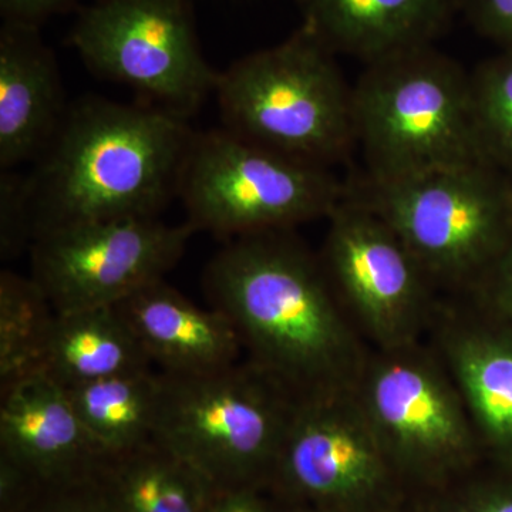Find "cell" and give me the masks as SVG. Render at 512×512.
Returning <instances> with one entry per match:
<instances>
[{
    "instance_id": "cell-1",
    "label": "cell",
    "mask_w": 512,
    "mask_h": 512,
    "mask_svg": "<svg viewBox=\"0 0 512 512\" xmlns=\"http://www.w3.org/2000/svg\"><path fill=\"white\" fill-rule=\"evenodd\" d=\"M204 288L248 360L296 397L353 386L366 357L320 259L289 229L229 239Z\"/></svg>"
},
{
    "instance_id": "cell-2",
    "label": "cell",
    "mask_w": 512,
    "mask_h": 512,
    "mask_svg": "<svg viewBox=\"0 0 512 512\" xmlns=\"http://www.w3.org/2000/svg\"><path fill=\"white\" fill-rule=\"evenodd\" d=\"M194 134L188 119L144 101H76L23 177L32 242L73 225L158 218L178 197Z\"/></svg>"
},
{
    "instance_id": "cell-3",
    "label": "cell",
    "mask_w": 512,
    "mask_h": 512,
    "mask_svg": "<svg viewBox=\"0 0 512 512\" xmlns=\"http://www.w3.org/2000/svg\"><path fill=\"white\" fill-rule=\"evenodd\" d=\"M352 110L370 180L485 163L471 116L470 74L433 45L366 63L352 89Z\"/></svg>"
},
{
    "instance_id": "cell-4",
    "label": "cell",
    "mask_w": 512,
    "mask_h": 512,
    "mask_svg": "<svg viewBox=\"0 0 512 512\" xmlns=\"http://www.w3.org/2000/svg\"><path fill=\"white\" fill-rule=\"evenodd\" d=\"M222 128L256 146L328 168L355 146L352 89L335 55L302 26L218 76Z\"/></svg>"
},
{
    "instance_id": "cell-5",
    "label": "cell",
    "mask_w": 512,
    "mask_h": 512,
    "mask_svg": "<svg viewBox=\"0 0 512 512\" xmlns=\"http://www.w3.org/2000/svg\"><path fill=\"white\" fill-rule=\"evenodd\" d=\"M163 375L153 439L217 491L274 477L298 397L245 360L201 376Z\"/></svg>"
},
{
    "instance_id": "cell-6",
    "label": "cell",
    "mask_w": 512,
    "mask_h": 512,
    "mask_svg": "<svg viewBox=\"0 0 512 512\" xmlns=\"http://www.w3.org/2000/svg\"><path fill=\"white\" fill-rule=\"evenodd\" d=\"M348 194L396 232L430 282L477 285L512 242V180L490 164L366 178Z\"/></svg>"
},
{
    "instance_id": "cell-7",
    "label": "cell",
    "mask_w": 512,
    "mask_h": 512,
    "mask_svg": "<svg viewBox=\"0 0 512 512\" xmlns=\"http://www.w3.org/2000/svg\"><path fill=\"white\" fill-rule=\"evenodd\" d=\"M346 190L328 168L256 146L225 128L195 131L178 197L195 232L234 239L328 218Z\"/></svg>"
},
{
    "instance_id": "cell-8",
    "label": "cell",
    "mask_w": 512,
    "mask_h": 512,
    "mask_svg": "<svg viewBox=\"0 0 512 512\" xmlns=\"http://www.w3.org/2000/svg\"><path fill=\"white\" fill-rule=\"evenodd\" d=\"M90 72L190 119L217 89L191 0H96L70 35Z\"/></svg>"
},
{
    "instance_id": "cell-9",
    "label": "cell",
    "mask_w": 512,
    "mask_h": 512,
    "mask_svg": "<svg viewBox=\"0 0 512 512\" xmlns=\"http://www.w3.org/2000/svg\"><path fill=\"white\" fill-rule=\"evenodd\" d=\"M194 234L188 222L158 218L53 229L30 245V278L56 313L111 308L165 279Z\"/></svg>"
},
{
    "instance_id": "cell-10",
    "label": "cell",
    "mask_w": 512,
    "mask_h": 512,
    "mask_svg": "<svg viewBox=\"0 0 512 512\" xmlns=\"http://www.w3.org/2000/svg\"><path fill=\"white\" fill-rule=\"evenodd\" d=\"M443 365L417 343L363 363L356 393L394 467L441 476L473 456L476 429Z\"/></svg>"
},
{
    "instance_id": "cell-11",
    "label": "cell",
    "mask_w": 512,
    "mask_h": 512,
    "mask_svg": "<svg viewBox=\"0 0 512 512\" xmlns=\"http://www.w3.org/2000/svg\"><path fill=\"white\" fill-rule=\"evenodd\" d=\"M320 264L346 311L382 350L419 342L430 313V279L389 225L350 197L328 217Z\"/></svg>"
},
{
    "instance_id": "cell-12",
    "label": "cell",
    "mask_w": 512,
    "mask_h": 512,
    "mask_svg": "<svg viewBox=\"0 0 512 512\" xmlns=\"http://www.w3.org/2000/svg\"><path fill=\"white\" fill-rule=\"evenodd\" d=\"M393 468L353 384L298 397L272 478L320 510L355 512L386 494Z\"/></svg>"
},
{
    "instance_id": "cell-13",
    "label": "cell",
    "mask_w": 512,
    "mask_h": 512,
    "mask_svg": "<svg viewBox=\"0 0 512 512\" xmlns=\"http://www.w3.org/2000/svg\"><path fill=\"white\" fill-rule=\"evenodd\" d=\"M0 457L42 488L92 478L104 458L66 389L42 372L0 389Z\"/></svg>"
},
{
    "instance_id": "cell-14",
    "label": "cell",
    "mask_w": 512,
    "mask_h": 512,
    "mask_svg": "<svg viewBox=\"0 0 512 512\" xmlns=\"http://www.w3.org/2000/svg\"><path fill=\"white\" fill-rule=\"evenodd\" d=\"M52 49L37 26L3 22L0 30V168L36 163L67 110Z\"/></svg>"
},
{
    "instance_id": "cell-15",
    "label": "cell",
    "mask_w": 512,
    "mask_h": 512,
    "mask_svg": "<svg viewBox=\"0 0 512 512\" xmlns=\"http://www.w3.org/2000/svg\"><path fill=\"white\" fill-rule=\"evenodd\" d=\"M133 330L151 365L173 376H201L239 363L244 352L231 320L201 309L161 281L114 306Z\"/></svg>"
},
{
    "instance_id": "cell-16",
    "label": "cell",
    "mask_w": 512,
    "mask_h": 512,
    "mask_svg": "<svg viewBox=\"0 0 512 512\" xmlns=\"http://www.w3.org/2000/svg\"><path fill=\"white\" fill-rule=\"evenodd\" d=\"M302 28L333 55L365 63L433 45L450 26L460 0H296Z\"/></svg>"
},
{
    "instance_id": "cell-17",
    "label": "cell",
    "mask_w": 512,
    "mask_h": 512,
    "mask_svg": "<svg viewBox=\"0 0 512 512\" xmlns=\"http://www.w3.org/2000/svg\"><path fill=\"white\" fill-rule=\"evenodd\" d=\"M441 345L477 436L512 461V335L457 322L444 328Z\"/></svg>"
},
{
    "instance_id": "cell-18",
    "label": "cell",
    "mask_w": 512,
    "mask_h": 512,
    "mask_svg": "<svg viewBox=\"0 0 512 512\" xmlns=\"http://www.w3.org/2000/svg\"><path fill=\"white\" fill-rule=\"evenodd\" d=\"M151 366L133 330L111 306L56 313L37 372L67 389Z\"/></svg>"
},
{
    "instance_id": "cell-19",
    "label": "cell",
    "mask_w": 512,
    "mask_h": 512,
    "mask_svg": "<svg viewBox=\"0 0 512 512\" xmlns=\"http://www.w3.org/2000/svg\"><path fill=\"white\" fill-rule=\"evenodd\" d=\"M94 480L114 512H204L218 493L154 439L104 457Z\"/></svg>"
},
{
    "instance_id": "cell-20",
    "label": "cell",
    "mask_w": 512,
    "mask_h": 512,
    "mask_svg": "<svg viewBox=\"0 0 512 512\" xmlns=\"http://www.w3.org/2000/svg\"><path fill=\"white\" fill-rule=\"evenodd\" d=\"M74 412L106 456L153 440L163 400V375L153 369L67 387Z\"/></svg>"
},
{
    "instance_id": "cell-21",
    "label": "cell",
    "mask_w": 512,
    "mask_h": 512,
    "mask_svg": "<svg viewBox=\"0 0 512 512\" xmlns=\"http://www.w3.org/2000/svg\"><path fill=\"white\" fill-rule=\"evenodd\" d=\"M55 309L30 276L0 274V389L37 372Z\"/></svg>"
},
{
    "instance_id": "cell-22",
    "label": "cell",
    "mask_w": 512,
    "mask_h": 512,
    "mask_svg": "<svg viewBox=\"0 0 512 512\" xmlns=\"http://www.w3.org/2000/svg\"><path fill=\"white\" fill-rule=\"evenodd\" d=\"M471 116L481 157L512 180V50L470 74Z\"/></svg>"
},
{
    "instance_id": "cell-23",
    "label": "cell",
    "mask_w": 512,
    "mask_h": 512,
    "mask_svg": "<svg viewBox=\"0 0 512 512\" xmlns=\"http://www.w3.org/2000/svg\"><path fill=\"white\" fill-rule=\"evenodd\" d=\"M32 245L29 215L23 194V177L2 171L0 178V254L15 258Z\"/></svg>"
},
{
    "instance_id": "cell-24",
    "label": "cell",
    "mask_w": 512,
    "mask_h": 512,
    "mask_svg": "<svg viewBox=\"0 0 512 512\" xmlns=\"http://www.w3.org/2000/svg\"><path fill=\"white\" fill-rule=\"evenodd\" d=\"M23 512H114L92 478L46 487Z\"/></svg>"
},
{
    "instance_id": "cell-25",
    "label": "cell",
    "mask_w": 512,
    "mask_h": 512,
    "mask_svg": "<svg viewBox=\"0 0 512 512\" xmlns=\"http://www.w3.org/2000/svg\"><path fill=\"white\" fill-rule=\"evenodd\" d=\"M460 9L478 35L512 50V0H460Z\"/></svg>"
},
{
    "instance_id": "cell-26",
    "label": "cell",
    "mask_w": 512,
    "mask_h": 512,
    "mask_svg": "<svg viewBox=\"0 0 512 512\" xmlns=\"http://www.w3.org/2000/svg\"><path fill=\"white\" fill-rule=\"evenodd\" d=\"M494 308L512 322V242L478 281Z\"/></svg>"
},
{
    "instance_id": "cell-27",
    "label": "cell",
    "mask_w": 512,
    "mask_h": 512,
    "mask_svg": "<svg viewBox=\"0 0 512 512\" xmlns=\"http://www.w3.org/2000/svg\"><path fill=\"white\" fill-rule=\"evenodd\" d=\"M74 2L76 0H0V13L3 22L40 28L43 20L63 12Z\"/></svg>"
},
{
    "instance_id": "cell-28",
    "label": "cell",
    "mask_w": 512,
    "mask_h": 512,
    "mask_svg": "<svg viewBox=\"0 0 512 512\" xmlns=\"http://www.w3.org/2000/svg\"><path fill=\"white\" fill-rule=\"evenodd\" d=\"M204 512H272L259 487L218 491Z\"/></svg>"
},
{
    "instance_id": "cell-29",
    "label": "cell",
    "mask_w": 512,
    "mask_h": 512,
    "mask_svg": "<svg viewBox=\"0 0 512 512\" xmlns=\"http://www.w3.org/2000/svg\"><path fill=\"white\" fill-rule=\"evenodd\" d=\"M456 512H512V491L490 490L470 495L457 505Z\"/></svg>"
},
{
    "instance_id": "cell-30",
    "label": "cell",
    "mask_w": 512,
    "mask_h": 512,
    "mask_svg": "<svg viewBox=\"0 0 512 512\" xmlns=\"http://www.w3.org/2000/svg\"><path fill=\"white\" fill-rule=\"evenodd\" d=\"M306 512H333V511L320 510V508H318V510H315V511H306Z\"/></svg>"
}]
</instances>
